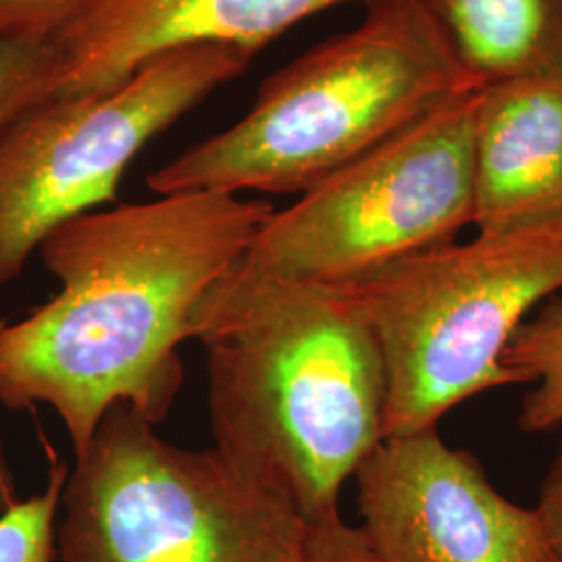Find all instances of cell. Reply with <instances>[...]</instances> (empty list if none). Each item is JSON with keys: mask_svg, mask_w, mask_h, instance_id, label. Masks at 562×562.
<instances>
[{"mask_svg": "<svg viewBox=\"0 0 562 562\" xmlns=\"http://www.w3.org/2000/svg\"><path fill=\"white\" fill-rule=\"evenodd\" d=\"M273 211L259 199L194 190L63 223L38 248L59 292L0 323V404L53 408L74 457L115 406L165 422L183 385L180 346L199 302Z\"/></svg>", "mask_w": 562, "mask_h": 562, "instance_id": "6da1fadb", "label": "cell"}, {"mask_svg": "<svg viewBox=\"0 0 562 562\" xmlns=\"http://www.w3.org/2000/svg\"><path fill=\"white\" fill-rule=\"evenodd\" d=\"M215 448L308 522L383 440L385 369L344 285L259 278L238 262L199 302Z\"/></svg>", "mask_w": 562, "mask_h": 562, "instance_id": "7a4b0ae2", "label": "cell"}, {"mask_svg": "<svg viewBox=\"0 0 562 562\" xmlns=\"http://www.w3.org/2000/svg\"><path fill=\"white\" fill-rule=\"evenodd\" d=\"M423 0H371L364 20L262 81L220 134L150 171L155 194H304L443 102L480 90Z\"/></svg>", "mask_w": 562, "mask_h": 562, "instance_id": "3957f363", "label": "cell"}, {"mask_svg": "<svg viewBox=\"0 0 562 562\" xmlns=\"http://www.w3.org/2000/svg\"><path fill=\"white\" fill-rule=\"evenodd\" d=\"M385 369L383 438L438 427L448 411L517 385L504 350L562 290V227L477 234L344 283Z\"/></svg>", "mask_w": 562, "mask_h": 562, "instance_id": "277c9868", "label": "cell"}, {"mask_svg": "<svg viewBox=\"0 0 562 562\" xmlns=\"http://www.w3.org/2000/svg\"><path fill=\"white\" fill-rule=\"evenodd\" d=\"M308 521L213 448L162 440L111 408L76 457L55 529L59 562H296Z\"/></svg>", "mask_w": 562, "mask_h": 562, "instance_id": "5b68a950", "label": "cell"}, {"mask_svg": "<svg viewBox=\"0 0 562 562\" xmlns=\"http://www.w3.org/2000/svg\"><path fill=\"white\" fill-rule=\"evenodd\" d=\"M477 92L443 102L273 211L238 267L344 285L457 240L475 211Z\"/></svg>", "mask_w": 562, "mask_h": 562, "instance_id": "8992f818", "label": "cell"}, {"mask_svg": "<svg viewBox=\"0 0 562 562\" xmlns=\"http://www.w3.org/2000/svg\"><path fill=\"white\" fill-rule=\"evenodd\" d=\"M252 55L183 46L97 92L53 94L0 136V285L63 223L115 204L142 150L248 69Z\"/></svg>", "mask_w": 562, "mask_h": 562, "instance_id": "52a82bcc", "label": "cell"}, {"mask_svg": "<svg viewBox=\"0 0 562 562\" xmlns=\"http://www.w3.org/2000/svg\"><path fill=\"white\" fill-rule=\"evenodd\" d=\"M355 483L378 562H550L536 508L508 501L438 427L383 438Z\"/></svg>", "mask_w": 562, "mask_h": 562, "instance_id": "ba28073f", "label": "cell"}, {"mask_svg": "<svg viewBox=\"0 0 562 562\" xmlns=\"http://www.w3.org/2000/svg\"><path fill=\"white\" fill-rule=\"evenodd\" d=\"M348 2L371 0H104L55 41V94L111 88L183 46L217 44L257 57L290 27Z\"/></svg>", "mask_w": 562, "mask_h": 562, "instance_id": "9c48e42d", "label": "cell"}, {"mask_svg": "<svg viewBox=\"0 0 562 562\" xmlns=\"http://www.w3.org/2000/svg\"><path fill=\"white\" fill-rule=\"evenodd\" d=\"M473 176L477 234L562 227V74L480 88Z\"/></svg>", "mask_w": 562, "mask_h": 562, "instance_id": "30bf717a", "label": "cell"}, {"mask_svg": "<svg viewBox=\"0 0 562 562\" xmlns=\"http://www.w3.org/2000/svg\"><path fill=\"white\" fill-rule=\"evenodd\" d=\"M480 86L562 74V0H423Z\"/></svg>", "mask_w": 562, "mask_h": 562, "instance_id": "8fae6325", "label": "cell"}, {"mask_svg": "<svg viewBox=\"0 0 562 562\" xmlns=\"http://www.w3.org/2000/svg\"><path fill=\"white\" fill-rule=\"evenodd\" d=\"M517 385H533L521 402L519 427L542 434L562 427V299H548L522 323L504 350Z\"/></svg>", "mask_w": 562, "mask_h": 562, "instance_id": "7c38bea8", "label": "cell"}, {"mask_svg": "<svg viewBox=\"0 0 562 562\" xmlns=\"http://www.w3.org/2000/svg\"><path fill=\"white\" fill-rule=\"evenodd\" d=\"M69 467L48 450V477L41 494L18 501L0 515V562L55 561V529Z\"/></svg>", "mask_w": 562, "mask_h": 562, "instance_id": "4fadbf2b", "label": "cell"}, {"mask_svg": "<svg viewBox=\"0 0 562 562\" xmlns=\"http://www.w3.org/2000/svg\"><path fill=\"white\" fill-rule=\"evenodd\" d=\"M59 80L55 42H0V136L34 104L53 97Z\"/></svg>", "mask_w": 562, "mask_h": 562, "instance_id": "5bb4252c", "label": "cell"}, {"mask_svg": "<svg viewBox=\"0 0 562 562\" xmlns=\"http://www.w3.org/2000/svg\"><path fill=\"white\" fill-rule=\"evenodd\" d=\"M104 0H0V42H55Z\"/></svg>", "mask_w": 562, "mask_h": 562, "instance_id": "9a60e30c", "label": "cell"}, {"mask_svg": "<svg viewBox=\"0 0 562 562\" xmlns=\"http://www.w3.org/2000/svg\"><path fill=\"white\" fill-rule=\"evenodd\" d=\"M296 562H378L361 527H352L340 513L308 522Z\"/></svg>", "mask_w": 562, "mask_h": 562, "instance_id": "2e32d148", "label": "cell"}, {"mask_svg": "<svg viewBox=\"0 0 562 562\" xmlns=\"http://www.w3.org/2000/svg\"><path fill=\"white\" fill-rule=\"evenodd\" d=\"M533 508L540 517L543 540L550 557L562 562V438L543 477L538 506Z\"/></svg>", "mask_w": 562, "mask_h": 562, "instance_id": "e0dca14e", "label": "cell"}, {"mask_svg": "<svg viewBox=\"0 0 562 562\" xmlns=\"http://www.w3.org/2000/svg\"><path fill=\"white\" fill-rule=\"evenodd\" d=\"M18 485H15V477L13 471L9 467V461L4 457V450L0 446V515L4 510H9L13 504L18 503Z\"/></svg>", "mask_w": 562, "mask_h": 562, "instance_id": "ac0fdd59", "label": "cell"}, {"mask_svg": "<svg viewBox=\"0 0 562 562\" xmlns=\"http://www.w3.org/2000/svg\"><path fill=\"white\" fill-rule=\"evenodd\" d=\"M550 562H559V561H554V559H552V557H550Z\"/></svg>", "mask_w": 562, "mask_h": 562, "instance_id": "d6986e66", "label": "cell"}]
</instances>
